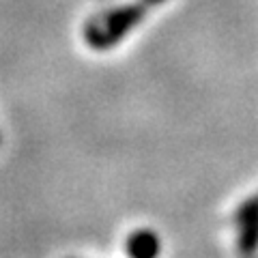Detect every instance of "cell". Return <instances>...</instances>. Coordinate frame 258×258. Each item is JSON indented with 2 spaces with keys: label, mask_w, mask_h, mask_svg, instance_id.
Here are the masks:
<instances>
[{
  "label": "cell",
  "mask_w": 258,
  "mask_h": 258,
  "mask_svg": "<svg viewBox=\"0 0 258 258\" xmlns=\"http://www.w3.org/2000/svg\"><path fill=\"white\" fill-rule=\"evenodd\" d=\"M144 9L142 7H125V9H116L108 13L101 22H95L86 30V39L93 47H110L116 41L125 37L129 28L142 20Z\"/></svg>",
  "instance_id": "1"
},
{
  "label": "cell",
  "mask_w": 258,
  "mask_h": 258,
  "mask_svg": "<svg viewBox=\"0 0 258 258\" xmlns=\"http://www.w3.org/2000/svg\"><path fill=\"white\" fill-rule=\"evenodd\" d=\"M125 249L129 258H157L161 252V241L157 232L149 228H140L127 237Z\"/></svg>",
  "instance_id": "2"
},
{
  "label": "cell",
  "mask_w": 258,
  "mask_h": 258,
  "mask_svg": "<svg viewBox=\"0 0 258 258\" xmlns=\"http://www.w3.org/2000/svg\"><path fill=\"white\" fill-rule=\"evenodd\" d=\"M239 220L243 222V235H241V245L243 249H254L258 245V198L245 205L239 213Z\"/></svg>",
  "instance_id": "3"
},
{
  "label": "cell",
  "mask_w": 258,
  "mask_h": 258,
  "mask_svg": "<svg viewBox=\"0 0 258 258\" xmlns=\"http://www.w3.org/2000/svg\"><path fill=\"white\" fill-rule=\"evenodd\" d=\"M151 3H161V0H151Z\"/></svg>",
  "instance_id": "4"
}]
</instances>
